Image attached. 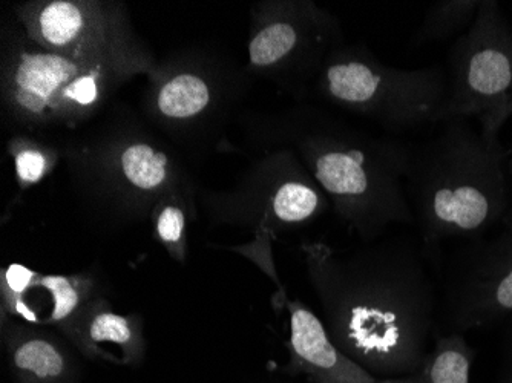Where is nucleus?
I'll return each instance as SVG.
<instances>
[{
    "mask_svg": "<svg viewBox=\"0 0 512 383\" xmlns=\"http://www.w3.org/2000/svg\"><path fill=\"white\" fill-rule=\"evenodd\" d=\"M34 273L22 266H11L5 272L4 284L13 295L20 296L30 287Z\"/></svg>",
    "mask_w": 512,
    "mask_h": 383,
    "instance_id": "aec40b11",
    "label": "nucleus"
},
{
    "mask_svg": "<svg viewBox=\"0 0 512 383\" xmlns=\"http://www.w3.org/2000/svg\"><path fill=\"white\" fill-rule=\"evenodd\" d=\"M17 383H73V364L59 345L39 334H17L8 345Z\"/></svg>",
    "mask_w": 512,
    "mask_h": 383,
    "instance_id": "1a4fd4ad",
    "label": "nucleus"
},
{
    "mask_svg": "<svg viewBox=\"0 0 512 383\" xmlns=\"http://www.w3.org/2000/svg\"><path fill=\"white\" fill-rule=\"evenodd\" d=\"M40 285L50 290L53 298V311H51V322H63L76 313L77 308L82 304V290L74 279L66 276H43L40 278Z\"/></svg>",
    "mask_w": 512,
    "mask_h": 383,
    "instance_id": "dca6fc26",
    "label": "nucleus"
},
{
    "mask_svg": "<svg viewBox=\"0 0 512 383\" xmlns=\"http://www.w3.org/2000/svg\"><path fill=\"white\" fill-rule=\"evenodd\" d=\"M97 95H99V83H97L96 76L85 73L79 79L74 80L63 92V103L88 106L96 102Z\"/></svg>",
    "mask_w": 512,
    "mask_h": 383,
    "instance_id": "a211bd4d",
    "label": "nucleus"
},
{
    "mask_svg": "<svg viewBox=\"0 0 512 383\" xmlns=\"http://www.w3.org/2000/svg\"><path fill=\"white\" fill-rule=\"evenodd\" d=\"M509 117H512V102L509 103L508 108H506L505 115H503V122L506 123Z\"/></svg>",
    "mask_w": 512,
    "mask_h": 383,
    "instance_id": "5701e85b",
    "label": "nucleus"
},
{
    "mask_svg": "<svg viewBox=\"0 0 512 383\" xmlns=\"http://www.w3.org/2000/svg\"><path fill=\"white\" fill-rule=\"evenodd\" d=\"M306 253L332 341L378 379L419 370L433 348L439 313L422 241L379 239L345 259L322 246Z\"/></svg>",
    "mask_w": 512,
    "mask_h": 383,
    "instance_id": "f257e3e1",
    "label": "nucleus"
},
{
    "mask_svg": "<svg viewBox=\"0 0 512 383\" xmlns=\"http://www.w3.org/2000/svg\"><path fill=\"white\" fill-rule=\"evenodd\" d=\"M450 83L437 123L479 120L499 137L512 102V28L499 2L482 0L479 13L450 51Z\"/></svg>",
    "mask_w": 512,
    "mask_h": 383,
    "instance_id": "20e7f679",
    "label": "nucleus"
},
{
    "mask_svg": "<svg viewBox=\"0 0 512 383\" xmlns=\"http://www.w3.org/2000/svg\"><path fill=\"white\" fill-rule=\"evenodd\" d=\"M411 146L405 192L428 256L454 238H479L503 223L509 207L505 149L470 120L437 123Z\"/></svg>",
    "mask_w": 512,
    "mask_h": 383,
    "instance_id": "f03ea898",
    "label": "nucleus"
},
{
    "mask_svg": "<svg viewBox=\"0 0 512 383\" xmlns=\"http://www.w3.org/2000/svg\"><path fill=\"white\" fill-rule=\"evenodd\" d=\"M158 238L166 246H178L183 239L184 233V213L183 210L175 206L166 207L158 215L157 220Z\"/></svg>",
    "mask_w": 512,
    "mask_h": 383,
    "instance_id": "f3484780",
    "label": "nucleus"
},
{
    "mask_svg": "<svg viewBox=\"0 0 512 383\" xmlns=\"http://www.w3.org/2000/svg\"><path fill=\"white\" fill-rule=\"evenodd\" d=\"M34 34L53 50L71 51L83 46L92 30L91 16L82 4L50 2L36 13Z\"/></svg>",
    "mask_w": 512,
    "mask_h": 383,
    "instance_id": "9b49d317",
    "label": "nucleus"
},
{
    "mask_svg": "<svg viewBox=\"0 0 512 383\" xmlns=\"http://www.w3.org/2000/svg\"><path fill=\"white\" fill-rule=\"evenodd\" d=\"M290 353L299 370L316 383H379L378 377L347 356L306 305L289 302Z\"/></svg>",
    "mask_w": 512,
    "mask_h": 383,
    "instance_id": "0eeeda50",
    "label": "nucleus"
},
{
    "mask_svg": "<svg viewBox=\"0 0 512 383\" xmlns=\"http://www.w3.org/2000/svg\"><path fill=\"white\" fill-rule=\"evenodd\" d=\"M89 66L76 57L54 53L25 54L14 71L11 95L20 111L43 114L63 103V92L88 73Z\"/></svg>",
    "mask_w": 512,
    "mask_h": 383,
    "instance_id": "6e6552de",
    "label": "nucleus"
},
{
    "mask_svg": "<svg viewBox=\"0 0 512 383\" xmlns=\"http://www.w3.org/2000/svg\"><path fill=\"white\" fill-rule=\"evenodd\" d=\"M512 316V227L476 238L450 261L439 299V334H463Z\"/></svg>",
    "mask_w": 512,
    "mask_h": 383,
    "instance_id": "39448f33",
    "label": "nucleus"
},
{
    "mask_svg": "<svg viewBox=\"0 0 512 383\" xmlns=\"http://www.w3.org/2000/svg\"><path fill=\"white\" fill-rule=\"evenodd\" d=\"M474 356L463 334H439L419 370L398 379H379V383H470Z\"/></svg>",
    "mask_w": 512,
    "mask_h": 383,
    "instance_id": "9d476101",
    "label": "nucleus"
},
{
    "mask_svg": "<svg viewBox=\"0 0 512 383\" xmlns=\"http://www.w3.org/2000/svg\"><path fill=\"white\" fill-rule=\"evenodd\" d=\"M16 171L23 183H36L46 171V160L39 151H23L17 154Z\"/></svg>",
    "mask_w": 512,
    "mask_h": 383,
    "instance_id": "6ab92c4d",
    "label": "nucleus"
},
{
    "mask_svg": "<svg viewBox=\"0 0 512 383\" xmlns=\"http://www.w3.org/2000/svg\"><path fill=\"white\" fill-rule=\"evenodd\" d=\"M80 330L89 348L109 342L122 348L125 361L129 364L140 361L142 357V345L138 344L140 339L135 333L134 324L125 316L115 315L109 310L94 311Z\"/></svg>",
    "mask_w": 512,
    "mask_h": 383,
    "instance_id": "ddd939ff",
    "label": "nucleus"
},
{
    "mask_svg": "<svg viewBox=\"0 0 512 383\" xmlns=\"http://www.w3.org/2000/svg\"><path fill=\"white\" fill-rule=\"evenodd\" d=\"M211 100L209 88L197 76L184 74L166 83L158 95V108L172 118H189L206 108Z\"/></svg>",
    "mask_w": 512,
    "mask_h": 383,
    "instance_id": "4468645a",
    "label": "nucleus"
},
{
    "mask_svg": "<svg viewBox=\"0 0 512 383\" xmlns=\"http://www.w3.org/2000/svg\"><path fill=\"white\" fill-rule=\"evenodd\" d=\"M249 43V63L260 71H279L309 46H324L329 25L310 7H275L263 14Z\"/></svg>",
    "mask_w": 512,
    "mask_h": 383,
    "instance_id": "423d86ee",
    "label": "nucleus"
},
{
    "mask_svg": "<svg viewBox=\"0 0 512 383\" xmlns=\"http://www.w3.org/2000/svg\"><path fill=\"white\" fill-rule=\"evenodd\" d=\"M165 155L157 154L151 146L134 145L122 157L126 178L138 189H155L166 180Z\"/></svg>",
    "mask_w": 512,
    "mask_h": 383,
    "instance_id": "2eb2a0df",
    "label": "nucleus"
},
{
    "mask_svg": "<svg viewBox=\"0 0 512 383\" xmlns=\"http://www.w3.org/2000/svg\"><path fill=\"white\" fill-rule=\"evenodd\" d=\"M497 383H512V321L509 322L503 339L502 364Z\"/></svg>",
    "mask_w": 512,
    "mask_h": 383,
    "instance_id": "412c9836",
    "label": "nucleus"
},
{
    "mask_svg": "<svg viewBox=\"0 0 512 383\" xmlns=\"http://www.w3.org/2000/svg\"><path fill=\"white\" fill-rule=\"evenodd\" d=\"M322 89L338 105L399 134L437 125L447 79L437 68H393L362 48L325 66Z\"/></svg>",
    "mask_w": 512,
    "mask_h": 383,
    "instance_id": "7ed1b4c3",
    "label": "nucleus"
},
{
    "mask_svg": "<svg viewBox=\"0 0 512 383\" xmlns=\"http://www.w3.org/2000/svg\"><path fill=\"white\" fill-rule=\"evenodd\" d=\"M503 224L506 227H512V198H509L508 212H506L505 218H503Z\"/></svg>",
    "mask_w": 512,
    "mask_h": 383,
    "instance_id": "4be33fe9",
    "label": "nucleus"
},
{
    "mask_svg": "<svg viewBox=\"0 0 512 383\" xmlns=\"http://www.w3.org/2000/svg\"><path fill=\"white\" fill-rule=\"evenodd\" d=\"M482 0H439L428 8L414 36L416 45L450 39L463 28H470Z\"/></svg>",
    "mask_w": 512,
    "mask_h": 383,
    "instance_id": "f8f14e48",
    "label": "nucleus"
}]
</instances>
